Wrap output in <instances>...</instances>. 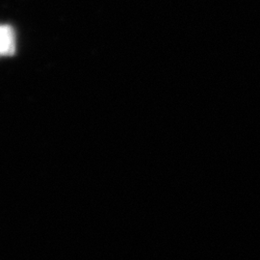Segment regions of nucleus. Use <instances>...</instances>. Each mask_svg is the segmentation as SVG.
I'll use <instances>...</instances> for the list:
<instances>
[{
    "label": "nucleus",
    "mask_w": 260,
    "mask_h": 260,
    "mask_svg": "<svg viewBox=\"0 0 260 260\" xmlns=\"http://www.w3.org/2000/svg\"><path fill=\"white\" fill-rule=\"evenodd\" d=\"M16 34L9 25H0V57L10 56L16 51Z\"/></svg>",
    "instance_id": "f257e3e1"
}]
</instances>
